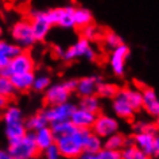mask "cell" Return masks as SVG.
<instances>
[{"instance_id":"cell-1","label":"cell","mask_w":159,"mask_h":159,"mask_svg":"<svg viewBox=\"0 0 159 159\" xmlns=\"http://www.w3.org/2000/svg\"><path fill=\"white\" fill-rule=\"evenodd\" d=\"M7 150L15 159H37V155L41 152L35 143L34 132H27L22 139L8 143Z\"/></svg>"},{"instance_id":"cell-2","label":"cell","mask_w":159,"mask_h":159,"mask_svg":"<svg viewBox=\"0 0 159 159\" xmlns=\"http://www.w3.org/2000/svg\"><path fill=\"white\" fill-rule=\"evenodd\" d=\"M11 37H12L15 43L20 46L22 49H29L37 42L31 22L27 19H22V20L15 23L11 29Z\"/></svg>"},{"instance_id":"cell-3","label":"cell","mask_w":159,"mask_h":159,"mask_svg":"<svg viewBox=\"0 0 159 159\" xmlns=\"http://www.w3.org/2000/svg\"><path fill=\"white\" fill-rule=\"evenodd\" d=\"M34 58L31 57L29 51H23L18 55L16 58H14L10 62V65L2 69L0 71V77H11L14 74H23V73H31L34 71Z\"/></svg>"},{"instance_id":"cell-4","label":"cell","mask_w":159,"mask_h":159,"mask_svg":"<svg viewBox=\"0 0 159 159\" xmlns=\"http://www.w3.org/2000/svg\"><path fill=\"white\" fill-rule=\"evenodd\" d=\"M97 57L96 50L93 49V46L90 45L89 41H86L84 38H80L77 42L69 46L63 53V59L65 61H74L77 58H85L88 61H94Z\"/></svg>"},{"instance_id":"cell-5","label":"cell","mask_w":159,"mask_h":159,"mask_svg":"<svg viewBox=\"0 0 159 159\" xmlns=\"http://www.w3.org/2000/svg\"><path fill=\"white\" fill-rule=\"evenodd\" d=\"M75 108L77 107L73 102H65V104H59L54 107H46L45 109H42V112L46 116L49 124L51 125V124H55V123L70 120Z\"/></svg>"},{"instance_id":"cell-6","label":"cell","mask_w":159,"mask_h":159,"mask_svg":"<svg viewBox=\"0 0 159 159\" xmlns=\"http://www.w3.org/2000/svg\"><path fill=\"white\" fill-rule=\"evenodd\" d=\"M119 131V120L116 117H112L109 115H102L100 113L96 119V123H94L92 132L97 136L102 138H109L112 135L117 134Z\"/></svg>"},{"instance_id":"cell-7","label":"cell","mask_w":159,"mask_h":159,"mask_svg":"<svg viewBox=\"0 0 159 159\" xmlns=\"http://www.w3.org/2000/svg\"><path fill=\"white\" fill-rule=\"evenodd\" d=\"M71 90L67 88L65 82H59V84H51V86L45 92V102L47 107H54L59 104H65L69 102Z\"/></svg>"},{"instance_id":"cell-8","label":"cell","mask_w":159,"mask_h":159,"mask_svg":"<svg viewBox=\"0 0 159 159\" xmlns=\"http://www.w3.org/2000/svg\"><path fill=\"white\" fill-rule=\"evenodd\" d=\"M30 22L33 26V31L37 41H43L49 31L51 29V23L46 16V11H39V10H31L30 12Z\"/></svg>"},{"instance_id":"cell-9","label":"cell","mask_w":159,"mask_h":159,"mask_svg":"<svg viewBox=\"0 0 159 159\" xmlns=\"http://www.w3.org/2000/svg\"><path fill=\"white\" fill-rule=\"evenodd\" d=\"M129 55V47L123 43L121 46H119L117 49L112 50V53L109 55V65L111 69L116 75H123L125 69V61Z\"/></svg>"},{"instance_id":"cell-10","label":"cell","mask_w":159,"mask_h":159,"mask_svg":"<svg viewBox=\"0 0 159 159\" xmlns=\"http://www.w3.org/2000/svg\"><path fill=\"white\" fill-rule=\"evenodd\" d=\"M98 115L93 113V112H89L81 107H77L75 111L71 115V119L70 121L77 127V128H84V129H92L94 123H96V119H97Z\"/></svg>"},{"instance_id":"cell-11","label":"cell","mask_w":159,"mask_h":159,"mask_svg":"<svg viewBox=\"0 0 159 159\" xmlns=\"http://www.w3.org/2000/svg\"><path fill=\"white\" fill-rule=\"evenodd\" d=\"M102 82L100 75H86L78 80L77 84V92L81 97H88V96H94L97 94L98 85Z\"/></svg>"},{"instance_id":"cell-12","label":"cell","mask_w":159,"mask_h":159,"mask_svg":"<svg viewBox=\"0 0 159 159\" xmlns=\"http://www.w3.org/2000/svg\"><path fill=\"white\" fill-rule=\"evenodd\" d=\"M23 50L20 46H18L16 43H11L7 41L0 42V67L4 69L10 65V62L14 58H16L19 54L23 53Z\"/></svg>"},{"instance_id":"cell-13","label":"cell","mask_w":159,"mask_h":159,"mask_svg":"<svg viewBox=\"0 0 159 159\" xmlns=\"http://www.w3.org/2000/svg\"><path fill=\"white\" fill-rule=\"evenodd\" d=\"M142 93H143V109L150 116L159 117V97L157 96V92L150 86H143Z\"/></svg>"},{"instance_id":"cell-14","label":"cell","mask_w":159,"mask_h":159,"mask_svg":"<svg viewBox=\"0 0 159 159\" xmlns=\"http://www.w3.org/2000/svg\"><path fill=\"white\" fill-rule=\"evenodd\" d=\"M155 136L154 134H148V132H139V134H134L132 136V144L136 146L139 150H142L143 152L148 154L150 157L154 155V144H155Z\"/></svg>"},{"instance_id":"cell-15","label":"cell","mask_w":159,"mask_h":159,"mask_svg":"<svg viewBox=\"0 0 159 159\" xmlns=\"http://www.w3.org/2000/svg\"><path fill=\"white\" fill-rule=\"evenodd\" d=\"M34 138H35V143H37L39 151H43V152L46 150H49L50 147L55 146V142H57V138L54 136L53 129H51L50 125L37 131L34 134Z\"/></svg>"},{"instance_id":"cell-16","label":"cell","mask_w":159,"mask_h":159,"mask_svg":"<svg viewBox=\"0 0 159 159\" xmlns=\"http://www.w3.org/2000/svg\"><path fill=\"white\" fill-rule=\"evenodd\" d=\"M3 123H4V127L26 124L22 109L18 105H8L6 109H3Z\"/></svg>"},{"instance_id":"cell-17","label":"cell","mask_w":159,"mask_h":159,"mask_svg":"<svg viewBox=\"0 0 159 159\" xmlns=\"http://www.w3.org/2000/svg\"><path fill=\"white\" fill-rule=\"evenodd\" d=\"M119 94H120L123 98H125L127 102H128L135 111H139L140 108H143V93L140 89L125 86V88L120 89Z\"/></svg>"},{"instance_id":"cell-18","label":"cell","mask_w":159,"mask_h":159,"mask_svg":"<svg viewBox=\"0 0 159 159\" xmlns=\"http://www.w3.org/2000/svg\"><path fill=\"white\" fill-rule=\"evenodd\" d=\"M37 75L34 74V71L31 73H23V74H14L11 75V81L15 86V89L19 92H26V90L31 89L34 86V81Z\"/></svg>"},{"instance_id":"cell-19","label":"cell","mask_w":159,"mask_h":159,"mask_svg":"<svg viewBox=\"0 0 159 159\" xmlns=\"http://www.w3.org/2000/svg\"><path fill=\"white\" fill-rule=\"evenodd\" d=\"M112 109L116 113L117 117L120 119H131L135 113V109L127 102L125 98H123L120 94H117L116 98H113L112 102Z\"/></svg>"},{"instance_id":"cell-20","label":"cell","mask_w":159,"mask_h":159,"mask_svg":"<svg viewBox=\"0 0 159 159\" xmlns=\"http://www.w3.org/2000/svg\"><path fill=\"white\" fill-rule=\"evenodd\" d=\"M49 125V121H47L46 116L43 115V112L35 113V115H31L30 117L26 119V128L29 132H37V131L45 128V127Z\"/></svg>"},{"instance_id":"cell-21","label":"cell","mask_w":159,"mask_h":159,"mask_svg":"<svg viewBox=\"0 0 159 159\" xmlns=\"http://www.w3.org/2000/svg\"><path fill=\"white\" fill-rule=\"evenodd\" d=\"M74 20H75V26L80 27V29H84V27L92 25L93 15L90 12V10L85 8V7H75Z\"/></svg>"},{"instance_id":"cell-22","label":"cell","mask_w":159,"mask_h":159,"mask_svg":"<svg viewBox=\"0 0 159 159\" xmlns=\"http://www.w3.org/2000/svg\"><path fill=\"white\" fill-rule=\"evenodd\" d=\"M51 129H53V134L55 138H65V136H70L71 134L77 129L73 123L70 120L67 121H61V123H55V124H51Z\"/></svg>"},{"instance_id":"cell-23","label":"cell","mask_w":159,"mask_h":159,"mask_svg":"<svg viewBox=\"0 0 159 159\" xmlns=\"http://www.w3.org/2000/svg\"><path fill=\"white\" fill-rule=\"evenodd\" d=\"M74 12H75V7L74 6H65L61 7V19H59V25L63 29H71L75 26L74 20Z\"/></svg>"},{"instance_id":"cell-24","label":"cell","mask_w":159,"mask_h":159,"mask_svg":"<svg viewBox=\"0 0 159 159\" xmlns=\"http://www.w3.org/2000/svg\"><path fill=\"white\" fill-rule=\"evenodd\" d=\"M127 144H128V138H125L123 134L117 132V134H115L112 136L105 139L104 147H107V148H109V150L121 151Z\"/></svg>"},{"instance_id":"cell-25","label":"cell","mask_w":159,"mask_h":159,"mask_svg":"<svg viewBox=\"0 0 159 159\" xmlns=\"http://www.w3.org/2000/svg\"><path fill=\"white\" fill-rule=\"evenodd\" d=\"M121 159H151V157L139 150L136 146L128 144L121 150Z\"/></svg>"},{"instance_id":"cell-26","label":"cell","mask_w":159,"mask_h":159,"mask_svg":"<svg viewBox=\"0 0 159 159\" xmlns=\"http://www.w3.org/2000/svg\"><path fill=\"white\" fill-rule=\"evenodd\" d=\"M120 89L117 88L115 84H111V82H104L102 81L100 85H98L97 89V96L104 97V98H116Z\"/></svg>"},{"instance_id":"cell-27","label":"cell","mask_w":159,"mask_h":159,"mask_svg":"<svg viewBox=\"0 0 159 159\" xmlns=\"http://www.w3.org/2000/svg\"><path fill=\"white\" fill-rule=\"evenodd\" d=\"M80 107L86 109V111H89V112L98 115V111H100V100H98L97 94H94V96H88V97H81V100H80Z\"/></svg>"},{"instance_id":"cell-28","label":"cell","mask_w":159,"mask_h":159,"mask_svg":"<svg viewBox=\"0 0 159 159\" xmlns=\"http://www.w3.org/2000/svg\"><path fill=\"white\" fill-rule=\"evenodd\" d=\"M104 148V144H102V140L100 136L94 135L93 132L89 135L88 140L85 143L84 151H88V152H93V154H98L100 151Z\"/></svg>"},{"instance_id":"cell-29","label":"cell","mask_w":159,"mask_h":159,"mask_svg":"<svg viewBox=\"0 0 159 159\" xmlns=\"http://www.w3.org/2000/svg\"><path fill=\"white\" fill-rule=\"evenodd\" d=\"M102 39H104L105 46L109 47L111 50H115V49H117L119 46L123 45L121 38L119 37L115 31H112V30H107L104 33V38H102Z\"/></svg>"},{"instance_id":"cell-30","label":"cell","mask_w":159,"mask_h":159,"mask_svg":"<svg viewBox=\"0 0 159 159\" xmlns=\"http://www.w3.org/2000/svg\"><path fill=\"white\" fill-rule=\"evenodd\" d=\"M16 89L12 84L10 77H0V96L3 97H11L12 94H15Z\"/></svg>"},{"instance_id":"cell-31","label":"cell","mask_w":159,"mask_h":159,"mask_svg":"<svg viewBox=\"0 0 159 159\" xmlns=\"http://www.w3.org/2000/svg\"><path fill=\"white\" fill-rule=\"evenodd\" d=\"M51 86V80L49 75L46 74H39L35 77V81H34V86L33 89L35 92H46Z\"/></svg>"},{"instance_id":"cell-32","label":"cell","mask_w":159,"mask_h":159,"mask_svg":"<svg viewBox=\"0 0 159 159\" xmlns=\"http://www.w3.org/2000/svg\"><path fill=\"white\" fill-rule=\"evenodd\" d=\"M134 129L135 134L139 132H148V134H154L158 135V127L155 123H150V121H138L134 124Z\"/></svg>"},{"instance_id":"cell-33","label":"cell","mask_w":159,"mask_h":159,"mask_svg":"<svg viewBox=\"0 0 159 159\" xmlns=\"http://www.w3.org/2000/svg\"><path fill=\"white\" fill-rule=\"evenodd\" d=\"M46 16L51 23V26L59 25V19H61V7H54V8L46 10Z\"/></svg>"},{"instance_id":"cell-34","label":"cell","mask_w":159,"mask_h":159,"mask_svg":"<svg viewBox=\"0 0 159 159\" xmlns=\"http://www.w3.org/2000/svg\"><path fill=\"white\" fill-rule=\"evenodd\" d=\"M97 155H98V159H121V151L109 150L107 147H104Z\"/></svg>"},{"instance_id":"cell-35","label":"cell","mask_w":159,"mask_h":159,"mask_svg":"<svg viewBox=\"0 0 159 159\" xmlns=\"http://www.w3.org/2000/svg\"><path fill=\"white\" fill-rule=\"evenodd\" d=\"M81 35H82L81 38H84V39H86V41L90 42L92 39H94L97 37V27L94 25L86 26V27H84V29H81Z\"/></svg>"},{"instance_id":"cell-36","label":"cell","mask_w":159,"mask_h":159,"mask_svg":"<svg viewBox=\"0 0 159 159\" xmlns=\"http://www.w3.org/2000/svg\"><path fill=\"white\" fill-rule=\"evenodd\" d=\"M45 159H62V155L58 151L57 146H53L45 151Z\"/></svg>"},{"instance_id":"cell-37","label":"cell","mask_w":159,"mask_h":159,"mask_svg":"<svg viewBox=\"0 0 159 159\" xmlns=\"http://www.w3.org/2000/svg\"><path fill=\"white\" fill-rule=\"evenodd\" d=\"M77 159H98V155L93 154V152H88V151H84Z\"/></svg>"},{"instance_id":"cell-38","label":"cell","mask_w":159,"mask_h":159,"mask_svg":"<svg viewBox=\"0 0 159 159\" xmlns=\"http://www.w3.org/2000/svg\"><path fill=\"white\" fill-rule=\"evenodd\" d=\"M154 157L159 159V134L155 136V144H154Z\"/></svg>"},{"instance_id":"cell-39","label":"cell","mask_w":159,"mask_h":159,"mask_svg":"<svg viewBox=\"0 0 159 159\" xmlns=\"http://www.w3.org/2000/svg\"><path fill=\"white\" fill-rule=\"evenodd\" d=\"M0 159H15V158L10 154L8 150H2L0 151Z\"/></svg>"},{"instance_id":"cell-40","label":"cell","mask_w":159,"mask_h":159,"mask_svg":"<svg viewBox=\"0 0 159 159\" xmlns=\"http://www.w3.org/2000/svg\"><path fill=\"white\" fill-rule=\"evenodd\" d=\"M0 102H2L0 105H2V108H3V109H6L7 107H8V105H7V104H8V98H7V97L0 96Z\"/></svg>"},{"instance_id":"cell-41","label":"cell","mask_w":159,"mask_h":159,"mask_svg":"<svg viewBox=\"0 0 159 159\" xmlns=\"http://www.w3.org/2000/svg\"><path fill=\"white\" fill-rule=\"evenodd\" d=\"M155 124L158 127V131H159V117H157V121H155Z\"/></svg>"}]
</instances>
